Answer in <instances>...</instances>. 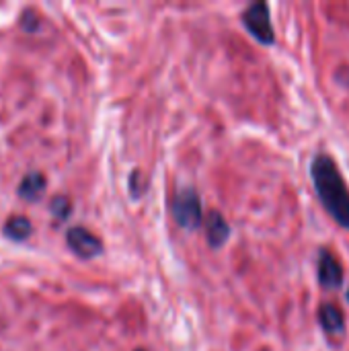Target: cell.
Wrapping results in <instances>:
<instances>
[{
	"label": "cell",
	"instance_id": "cell-8",
	"mask_svg": "<svg viewBox=\"0 0 349 351\" xmlns=\"http://www.w3.org/2000/svg\"><path fill=\"white\" fill-rule=\"evenodd\" d=\"M19 195L27 202H37L43 193H45V177L37 171L27 173L19 185Z\"/></svg>",
	"mask_w": 349,
	"mask_h": 351
},
{
	"label": "cell",
	"instance_id": "cell-12",
	"mask_svg": "<svg viewBox=\"0 0 349 351\" xmlns=\"http://www.w3.org/2000/svg\"><path fill=\"white\" fill-rule=\"evenodd\" d=\"M138 351H144V350H138Z\"/></svg>",
	"mask_w": 349,
	"mask_h": 351
},
{
	"label": "cell",
	"instance_id": "cell-10",
	"mask_svg": "<svg viewBox=\"0 0 349 351\" xmlns=\"http://www.w3.org/2000/svg\"><path fill=\"white\" fill-rule=\"evenodd\" d=\"M49 212H51L58 220H66V218L70 216V212H72V204H70V199H68L66 195H58V197L51 199Z\"/></svg>",
	"mask_w": 349,
	"mask_h": 351
},
{
	"label": "cell",
	"instance_id": "cell-2",
	"mask_svg": "<svg viewBox=\"0 0 349 351\" xmlns=\"http://www.w3.org/2000/svg\"><path fill=\"white\" fill-rule=\"evenodd\" d=\"M243 25L263 45H274L276 33L272 25V12L265 2H255L243 12Z\"/></svg>",
	"mask_w": 349,
	"mask_h": 351
},
{
	"label": "cell",
	"instance_id": "cell-9",
	"mask_svg": "<svg viewBox=\"0 0 349 351\" xmlns=\"http://www.w3.org/2000/svg\"><path fill=\"white\" fill-rule=\"evenodd\" d=\"M31 230H33L31 220L25 216H12L4 224V234L10 237L12 241H25L31 234Z\"/></svg>",
	"mask_w": 349,
	"mask_h": 351
},
{
	"label": "cell",
	"instance_id": "cell-4",
	"mask_svg": "<svg viewBox=\"0 0 349 351\" xmlns=\"http://www.w3.org/2000/svg\"><path fill=\"white\" fill-rule=\"evenodd\" d=\"M317 276H319L321 288H325V290H339L341 284H344V267L329 249L319 251Z\"/></svg>",
	"mask_w": 349,
	"mask_h": 351
},
{
	"label": "cell",
	"instance_id": "cell-11",
	"mask_svg": "<svg viewBox=\"0 0 349 351\" xmlns=\"http://www.w3.org/2000/svg\"><path fill=\"white\" fill-rule=\"evenodd\" d=\"M348 302H349V292H348Z\"/></svg>",
	"mask_w": 349,
	"mask_h": 351
},
{
	"label": "cell",
	"instance_id": "cell-6",
	"mask_svg": "<svg viewBox=\"0 0 349 351\" xmlns=\"http://www.w3.org/2000/svg\"><path fill=\"white\" fill-rule=\"evenodd\" d=\"M319 323H321V327L329 335H341L346 331V317H344L341 308H337L331 302L321 304V308H319Z\"/></svg>",
	"mask_w": 349,
	"mask_h": 351
},
{
	"label": "cell",
	"instance_id": "cell-1",
	"mask_svg": "<svg viewBox=\"0 0 349 351\" xmlns=\"http://www.w3.org/2000/svg\"><path fill=\"white\" fill-rule=\"evenodd\" d=\"M311 179L327 214L344 230H349V189L335 160L329 154L319 152L311 165Z\"/></svg>",
	"mask_w": 349,
	"mask_h": 351
},
{
	"label": "cell",
	"instance_id": "cell-5",
	"mask_svg": "<svg viewBox=\"0 0 349 351\" xmlns=\"http://www.w3.org/2000/svg\"><path fill=\"white\" fill-rule=\"evenodd\" d=\"M66 243L78 257H84V259L97 257L103 249L99 237H95L88 228H82V226L70 228L66 232Z\"/></svg>",
	"mask_w": 349,
	"mask_h": 351
},
{
	"label": "cell",
	"instance_id": "cell-7",
	"mask_svg": "<svg viewBox=\"0 0 349 351\" xmlns=\"http://www.w3.org/2000/svg\"><path fill=\"white\" fill-rule=\"evenodd\" d=\"M206 234L212 247H222L230 237V226L220 212H210L206 218Z\"/></svg>",
	"mask_w": 349,
	"mask_h": 351
},
{
	"label": "cell",
	"instance_id": "cell-3",
	"mask_svg": "<svg viewBox=\"0 0 349 351\" xmlns=\"http://www.w3.org/2000/svg\"><path fill=\"white\" fill-rule=\"evenodd\" d=\"M173 216L179 226L187 230H197L202 224V202L195 189L185 187L173 199Z\"/></svg>",
	"mask_w": 349,
	"mask_h": 351
}]
</instances>
